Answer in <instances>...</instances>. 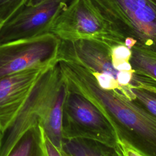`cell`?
Returning a JSON list of instances; mask_svg holds the SVG:
<instances>
[{
	"mask_svg": "<svg viewBox=\"0 0 156 156\" xmlns=\"http://www.w3.org/2000/svg\"><path fill=\"white\" fill-rule=\"evenodd\" d=\"M130 101L156 118V92L138 87H130Z\"/></svg>",
	"mask_w": 156,
	"mask_h": 156,
	"instance_id": "4fadbf2b",
	"label": "cell"
},
{
	"mask_svg": "<svg viewBox=\"0 0 156 156\" xmlns=\"http://www.w3.org/2000/svg\"><path fill=\"white\" fill-rule=\"evenodd\" d=\"M112 46L96 40H60L57 61L69 62L79 65L92 73L112 77L120 86L143 88L149 81L146 75L135 71H119L113 66Z\"/></svg>",
	"mask_w": 156,
	"mask_h": 156,
	"instance_id": "5b68a950",
	"label": "cell"
},
{
	"mask_svg": "<svg viewBox=\"0 0 156 156\" xmlns=\"http://www.w3.org/2000/svg\"><path fill=\"white\" fill-rule=\"evenodd\" d=\"M2 23L1 21H0V29H1V27H2Z\"/></svg>",
	"mask_w": 156,
	"mask_h": 156,
	"instance_id": "d6986e66",
	"label": "cell"
},
{
	"mask_svg": "<svg viewBox=\"0 0 156 156\" xmlns=\"http://www.w3.org/2000/svg\"><path fill=\"white\" fill-rule=\"evenodd\" d=\"M132 55V51L124 44H117L113 46L111 48V57L113 66L130 62Z\"/></svg>",
	"mask_w": 156,
	"mask_h": 156,
	"instance_id": "9a60e30c",
	"label": "cell"
},
{
	"mask_svg": "<svg viewBox=\"0 0 156 156\" xmlns=\"http://www.w3.org/2000/svg\"><path fill=\"white\" fill-rule=\"evenodd\" d=\"M49 33L60 40H96L112 46L124 44L84 0H72L68 4L55 19Z\"/></svg>",
	"mask_w": 156,
	"mask_h": 156,
	"instance_id": "8992f818",
	"label": "cell"
},
{
	"mask_svg": "<svg viewBox=\"0 0 156 156\" xmlns=\"http://www.w3.org/2000/svg\"><path fill=\"white\" fill-rule=\"evenodd\" d=\"M49 68H30L0 78L1 133L12 122L39 78Z\"/></svg>",
	"mask_w": 156,
	"mask_h": 156,
	"instance_id": "9c48e42d",
	"label": "cell"
},
{
	"mask_svg": "<svg viewBox=\"0 0 156 156\" xmlns=\"http://www.w3.org/2000/svg\"><path fill=\"white\" fill-rule=\"evenodd\" d=\"M116 149L120 156H146L128 143L118 138Z\"/></svg>",
	"mask_w": 156,
	"mask_h": 156,
	"instance_id": "e0dca14e",
	"label": "cell"
},
{
	"mask_svg": "<svg viewBox=\"0 0 156 156\" xmlns=\"http://www.w3.org/2000/svg\"><path fill=\"white\" fill-rule=\"evenodd\" d=\"M42 128V127H41ZM42 146L44 156H64L60 148L55 145L42 129Z\"/></svg>",
	"mask_w": 156,
	"mask_h": 156,
	"instance_id": "2e32d148",
	"label": "cell"
},
{
	"mask_svg": "<svg viewBox=\"0 0 156 156\" xmlns=\"http://www.w3.org/2000/svg\"><path fill=\"white\" fill-rule=\"evenodd\" d=\"M46 0H27L26 5H36L41 2H44Z\"/></svg>",
	"mask_w": 156,
	"mask_h": 156,
	"instance_id": "ac0fdd59",
	"label": "cell"
},
{
	"mask_svg": "<svg viewBox=\"0 0 156 156\" xmlns=\"http://www.w3.org/2000/svg\"><path fill=\"white\" fill-rule=\"evenodd\" d=\"M7 156H44L41 127L36 125L27 130L16 141Z\"/></svg>",
	"mask_w": 156,
	"mask_h": 156,
	"instance_id": "8fae6325",
	"label": "cell"
},
{
	"mask_svg": "<svg viewBox=\"0 0 156 156\" xmlns=\"http://www.w3.org/2000/svg\"><path fill=\"white\" fill-rule=\"evenodd\" d=\"M27 0H0V21L2 24L26 5Z\"/></svg>",
	"mask_w": 156,
	"mask_h": 156,
	"instance_id": "5bb4252c",
	"label": "cell"
},
{
	"mask_svg": "<svg viewBox=\"0 0 156 156\" xmlns=\"http://www.w3.org/2000/svg\"><path fill=\"white\" fill-rule=\"evenodd\" d=\"M68 0H46L36 5H24L0 29V44L34 38L47 33Z\"/></svg>",
	"mask_w": 156,
	"mask_h": 156,
	"instance_id": "ba28073f",
	"label": "cell"
},
{
	"mask_svg": "<svg viewBox=\"0 0 156 156\" xmlns=\"http://www.w3.org/2000/svg\"><path fill=\"white\" fill-rule=\"evenodd\" d=\"M62 136L64 140H93L115 147L118 140L104 113L85 96L68 87L63 107Z\"/></svg>",
	"mask_w": 156,
	"mask_h": 156,
	"instance_id": "277c9868",
	"label": "cell"
},
{
	"mask_svg": "<svg viewBox=\"0 0 156 156\" xmlns=\"http://www.w3.org/2000/svg\"><path fill=\"white\" fill-rule=\"evenodd\" d=\"M68 88L93 103L114 128L118 138L146 156H156V118L125 96L102 88L92 73L74 63L58 62Z\"/></svg>",
	"mask_w": 156,
	"mask_h": 156,
	"instance_id": "6da1fadb",
	"label": "cell"
},
{
	"mask_svg": "<svg viewBox=\"0 0 156 156\" xmlns=\"http://www.w3.org/2000/svg\"><path fill=\"white\" fill-rule=\"evenodd\" d=\"M60 149L64 156H120L116 147L86 138L63 139Z\"/></svg>",
	"mask_w": 156,
	"mask_h": 156,
	"instance_id": "30bf717a",
	"label": "cell"
},
{
	"mask_svg": "<svg viewBox=\"0 0 156 156\" xmlns=\"http://www.w3.org/2000/svg\"><path fill=\"white\" fill-rule=\"evenodd\" d=\"M60 43L57 37L47 33L0 44V78L30 68L55 65Z\"/></svg>",
	"mask_w": 156,
	"mask_h": 156,
	"instance_id": "52a82bcc",
	"label": "cell"
},
{
	"mask_svg": "<svg viewBox=\"0 0 156 156\" xmlns=\"http://www.w3.org/2000/svg\"><path fill=\"white\" fill-rule=\"evenodd\" d=\"M67 90L58 63L48 68L12 122L1 133L0 156H7L20 138L34 126L40 125L48 135L58 133L62 128Z\"/></svg>",
	"mask_w": 156,
	"mask_h": 156,
	"instance_id": "7a4b0ae2",
	"label": "cell"
},
{
	"mask_svg": "<svg viewBox=\"0 0 156 156\" xmlns=\"http://www.w3.org/2000/svg\"><path fill=\"white\" fill-rule=\"evenodd\" d=\"M131 51L130 63L133 69L156 80V57L135 46Z\"/></svg>",
	"mask_w": 156,
	"mask_h": 156,
	"instance_id": "7c38bea8",
	"label": "cell"
},
{
	"mask_svg": "<svg viewBox=\"0 0 156 156\" xmlns=\"http://www.w3.org/2000/svg\"><path fill=\"white\" fill-rule=\"evenodd\" d=\"M0 136H1V132H0Z\"/></svg>",
	"mask_w": 156,
	"mask_h": 156,
	"instance_id": "ffe728a7",
	"label": "cell"
},
{
	"mask_svg": "<svg viewBox=\"0 0 156 156\" xmlns=\"http://www.w3.org/2000/svg\"><path fill=\"white\" fill-rule=\"evenodd\" d=\"M124 43L156 57V0H84Z\"/></svg>",
	"mask_w": 156,
	"mask_h": 156,
	"instance_id": "3957f363",
	"label": "cell"
}]
</instances>
